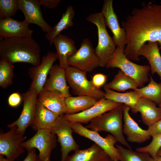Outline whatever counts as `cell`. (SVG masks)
Here are the masks:
<instances>
[{
	"label": "cell",
	"instance_id": "20",
	"mask_svg": "<svg viewBox=\"0 0 161 161\" xmlns=\"http://www.w3.org/2000/svg\"><path fill=\"white\" fill-rule=\"evenodd\" d=\"M131 109L134 113L140 112L143 123L148 127L161 119V108L143 97H140Z\"/></svg>",
	"mask_w": 161,
	"mask_h": 161
},
{
	"label": "cell",
	"instance_id": "26",
	"mask_svg": "<svg viewBox=\"0 0 161 161\" xmlns=\"http://www.w3.org/2000/svg\"><path fill=\"white\" fill-rule=\"evenodd\" d=\"M97 101L87 96L67 97L65 99L66 106V114H73L83 111L94 106Z\"/></svg>",
	"mask_w": 161,
	"mask_h": 161
},
{
	"label": "cell",
	"instance_id": "27",
	"mask_svg": "<svg viewBox=\"0 0 161 161\" xmlns=\"http://www.w3.org/2000/svg\"><path fill=\"white\" fill-rule=\"evenodd\" d=\"M75 14L73 7L71 5L68 6L59 22L52 28L49 32L46 33L45 37L49 41L50 45L53 44L54 38L60 34L62 31L73 25Z\"/></svg>",
	"mask_w": 161,
	"mask_h": 161
},
{
	"label": "cell",
	"instance_id": "38",
	"mask_svg": "<svg viewBox=\"0 0 161 161\" xmlns=\"http://www.w3.org/2000/svg\"><path fill=\"white\" fill-rule=\"evenodd\" d=\"M41 5L49 9L56 8L61 2L60 0H38Z\"/></svg>",
	"mask_w": 161,
	"mask_h": 161
},
{
	"label": "cell",
	"instance_id": "3",
	"mask_svg": "<svg viewBox=\"0 0 161 161\" xmlns=\"http://www.w3.org/2000/svg\"><path fill=\"white\" fill-rule=\"evenodd\" d=\"M123 106L122 104L109 112L94 119L85 127L97 132H109L117 141L128 149H132L123 132Z\"/></svg>",
	"mask_w": 161,
	"mask_h": 161
},
{
	"label": "cell",
	"instance_id": "1",
	"mask_svg": "<svg viewBox=\"0 0 161 161\" xmlns=\"http://www.w3.org/2000/svg\"><path fill=\"white\" fill-rule=\"evenodd\" d=\"M126 36L124 53L129 60L139 61L138 52L146 42H157L161 48V2H143L121 22Z\"/></svg>",
	"mask_w": 161,
	"mask_h": 161
},
{
	"label": "cell",
	"instance_id": "2",
	"mask_svg": "<svg viewBox=\"0 0 161 161\" xmlns=\"http://www.w3.org/2000/svg\"><path fill=\"white\" fill-rule=\"evenodd\" d=\"M0 58L13 64L24 62L36 66L41 61L40 47L32 37L0 38Z\"/></svg>",
	"mask_w": 161,
	"mask_h": 161
},
{
	"label": "cell",
	"instance_id": "34",
	"mask_svg": "<svg viewBox=\"0 0 161 161\" xmlns=\"http://www.w3.org/2000/svg\"><path fill=\"white\" fill-rule=\"evenodd\" d=\"M150 143L147 145L137 148L136 151L149 153L152 157L157 155L159 149L161 147V133L152 137Z\"/></svg>",
	"mask_w": 161,
	"mask_h": 161
},
{
	"label": "cell",
	"instance_id": "11",
	"mask_svg": "<svg viewBox=\"0 0 161 161\" xmlns=\"http://www.w3.org/2000/svg\"><path fill=\"white\" fill-rule=\"evenodd\" d=\"M62 115L59 117L50 130L58 137L57 142L60 143L61 146V161H66L69 153L79 150V146L72 136L73 131L70 122L64 119Z\"/></svg>",
	"mask_w": 161,
	"mask_h": 161
},
{
	"label": "cell",
	"instance_id": "30",
	"mask_svg": "<svg viewBox=\"0 0 161 161\" xmlns=\"http://www.w3.org/2000/svg\"><path fill=\"white\" fill-rule=\"evenodd\" d=\"M134 90L141 97L152 101L158 105L161 103V82H156L151 76H150V81L147 85Z\"/></svg>",
	"mask_w": 161,
	"mask_h": 161
},
{
	"label": "cell",
	"instance_id": "29",
	"mask_svg": "<svg viewBox=\"0 0 161 161\" xmlns=\"http://www.w3.org/2000/svg\"><path fill=\"white\" fill-rule=\"evenodd\" d=\"M103 88L105 94L104 98L126 104L129 106L131 109L134 107L139 99L141 97L140 94L135 90L120 93L106 87L103 86Z\"/></svg>",
	"mask_w": 161,
	"mask_h": 161
},
{
	"label": "cell",
	"instance_id": "28",
	"mask_svg": "<svg viewBox=\"0 0 161 161\" xmlns=\"http://www.w3.org/2000/svg\"><path fill=\"white\" fill-rule=\"evenodd\" d=\"M103 86L119 92H124L128 89L134 90L139 87L134 79L120 70L110 82L106 83Z\"/></svg>",
	"mask_w": 161,
	"mask_h": 161
},
{
	"label": "cell",
	"instance_id": "17",
	"mask_svg": "<svg viewBox=\"0 0 161 161\" xmlns=\"http://www.w3.org/2000/svg\"><path fill=\"white\" fill-rule=\"evenodd\" d=\"M130 109L129 106L123 104V133L126 136L128 142L139 144L143 143L150 139L151 137L147 130L140 127L131 117L129 112Z\"/></svg>",
	"mask_w": 161,
	"mask_h": 161
},
{
	"label": "cell",
	"instance_id": "36",
	"mask_svg": "<svg viewBox=\"0 0 161 161\" xmlns=\"http://www.w3.org/2000/svg\"><path fill=\"white\" fill-rule=\"evenodd\" d=\"M107 78V75L102 73H97L94 75L91 81L95 86L100 88L101 86L105 84Z\"/></svg>",
	"mask_w": 161,
	"mask_h": 161
},
{
	"label": "cell",
	"instance_id": "43",
	"mask_svg": "<svg viewBox=\"0 0 161 161\" xmlns=\"http://www.w3.org/2000/svg\"><path fill=\"white\" fill-rule=\"evenodd\" d=\"M104 161H112L111 160L110 158H109Z\"/></svg>",
	"mask_w": 161,
	"mask_h": 161
},
{
	"label": "cell",
	"instance_id": "18",
	"mask_svg": "<svg viewBox=\"0 0 161 161\" xmlns=\"http://www.w3.org/2000/svg\"><path fill=\"white\" fill-rule=\"evenodd\" d=\"M33 32L24 20L19 21L11 18L0 19V38L32 37Z\"/></svg>",
	"mask_w": 161,
	"mask_h": 161
},
{
	"label": "cell",
	"instance_id": "21",
	"mask_svg": "<svg viewBox=\"0 0 161 161\" xmlns=\"http://www.w3.org/2000/svg\"><path fill=\"white\" fill-rule=\"evenodd\" d=\"M54 44L59 61L60 66L66 70L69 66L68 59L77 51L74 41L66 35L60 34L53 39Z\"/></svg>",
	"mask_w": 161,
	"mask_h": 161
},
{
	"label": "cell",
	"instance_id": "25",
	"mask_svg": "<svg viewBox=\"0 0 161 161\" xmlns=\"http://www.w3.org/2000/svg\"><path fill=\"white\" fill-rule=\"evenodd\" d=\"M109 158L105 152L95 143L88 148L75 151L66 161H104Z\"/></svg>",
	"mask_w": 161,
	"mask_h": 161
},
{
	"label": "cell",
	"instance_id": "35",
	"mask_svg": "<svg viewBox=\"0 0 161 161\" xmlns=\"http://www.w3.org/2000/svg\"><path fill=\"white\" fill-rule=\"evenodd\" d=\"M22 100V96L18 92H15L11 94L8 99V105L11 107L18 106L21 103Z\"/></svg>",
	"mask_w": 161,
	"mask_h": 161
},
{
	"label": "cell",
	"instance_id": "4",
	"mask_svg": "<svg viewBox=\"0 0 161 161\" xmlns=\"http://www.w3.org/2000/svg\"><path fill=\"white\" fill-rule=\"evenodd\" d=\"M125 47H117L114 54L108 61L107 68H118L134 79L140 88L150 81L149 73L151 70L149 65L136 64L127 58L124 53Z\"/></svg>",
	"mask_w": 161,
	"mask_h": 161
},
{
	"label": "cell",
	"instance_id": "24",
	"mask_svg": "<svg viewBox=\"0 0 161 161\" xmlns=\"http://www.w3.org/2000/svg\"><path fill=\"white\" fill-rule=\"evenodd\" d=\"M60 116L49 110L38 101L32 129L50 130Z\"/></svg>",
	"mask_w": 161,
	"mask_h": 161
},
{
	"label": "cell",
	"instance_id": "45",
	"mask_svg": "<svg viewBox=\"0 0 161 161\" xmlns=\"http://www.w3.org/2000/svg\"></svg>",
	"mask_w": 161,
	"mask_h": 161
},
{
	"label": "cell",
	"instance_id": "22",
	"mask_svg": "<svg viewBox=\"0 0 161 161\" xmlns=\"http://www.w3.org/2000/svg\"><path fill=\"white\" fill-rule=\"evenodd\" d=\"M66 98L56 91H42L38 95V101L45 107L59 116L66 114Z\"/></svg>",
	"mask_w": 161,
	"mask_h": 161
},
{
	"label": "cell",
	"instance_id": "5",
	"mask_svg": "<svg viewBox=\"0 0 161 161\" xmlns=\"http://www.w3.org/2000/svg\"><path fill=\"white\" fill-rule=\"evenodd\" d=\"M86 19L97 27L98 42L95 50L99 59V66L106 67L115 52L116 46L112 37L110 36L106 30L103 17L100 12L91 14Z\"/></svg>",
	"mask_w": 161,
	"mask_h": 161
},
{
	"label": "cell",
	"instance_id": "19",
	"mask_svg": "<svg viewBox=\"0 0 161 161\" xmlns=\"http://www.w3.org/2000/svg\"><path fill=\"white\" fill-rule=\"evenodd\" d=\"M43 88V91H56L61 93L66 98L71 96L67 83L65 70L59 65H53L49 73ZM42 90V91H43Z\"/></svg>",
	"mask_w": 161,
	"mask_h": 161
},
{
	"label": "cell",
	"instance_id": "42",
	"mask_svg": "<svg viewBox=\"0 0 161 161\" xmlns=\"http://www.w3.org/2000/svg\"><path fill=\"white\" fill-rule=\"evenodd\" d=\"M157 155L161 157V147L158 150L157 152Z\"/></svg>",
	"mask_w": 161,
	"mask_h": 161
},
{
	"label": "cell",
	"instance_id": "16",
	"mask_svg": "<svg viewBox=\"0 0 161 161\" xmlns=\"http://www.w3.org/2000/svg\"><path fill=\"white\" fill-rule=\"evenodd\" d=\"M19 10L24 16L25 22L28 24H34L39 26L44 32H49L51 26L44 19L38 0H18Z\"/></svg>",
	"mask_w": 161,
	"mask_h": 161
},
{
	"label": "cell",
	"instance_id": "15",
	"mask_svg": "<svg viewBox=\"0 0 161 161\" xmlns=\"http://www.w3.org/2000/svg\"><path fill=\"white\" fill-rule=\"evenodd\" d=\"M112 0L104 1L101 13L106 26L113 34V39L117 47H125L126 43V36L124 30L119 24L117 16L114 12Z\"/></svg>",
	"mask_w": 161,
	"mask_h": 161
},
{
	"label": "cell",
	"instance_id": "44",
	"mask_svg": "<svg viewBox=\"0 0 161 161\" xmlns=\"http://www.w3.org/2000/svg\"><path fill=\"white\" fill-rule=\"evenodd\" d=\"M159 107H160L161 108V103L158 105Z\"/></svg>",
	"mask_w": 161,
	"mask_h": 161
},
{
	"label": "cell",
	"instance_id": "8",
	"mask_svg": "<svg viewBox=\"0 0 161 161\" xmlns=\"http://www.w3.org/2000/svg\"><path fill=\"white\" fill-rule=\"evenodd\" d=\"M69 66L89 72L99 66V60L90 40L82 41L80 48L68 59Z\"/></svg>",
	"mask_w": 161,
	"mask_h": 161
},
{
	"label": "cell",
	"instance_id": "9",
	"mask_svg": "<svg viewBox=\"0 0 161 161\" xmlns=\"http://www.w3.org/2000/svg\"><path fill=\"white\" fill-rule=\"evenodd\" d=\"M38 94L34 89H29L22 94L23 101L22 111L19 118L7 127L10 128L16 126V131L24 135L26 129L33 124L37 105Z\"/></svg>",
	"mask_w": 161,
	"mask_h": 161
},
{
	"label": "cell",
	"instance_id": "6",
	"mask_svg": "<svg viewBox=\"0 0 161 161\" xmlns=\"http://www.w3.org/2000/svg\"><path fill=\"white\" fill-rule=\"evenodd\" d=\"M86 73L70 66L65 70L66 81L73 93L78 96L91 97L97 100L104 98L105 92L87 79Z\"/></svg>",
	"mask_w": 161,
	"mask_h": 161
},
{
	"label": "cell",
	"instance_id": "41",
	"mask_svg": "<svg viewBox=\"0 0 161 161\" xmlns=\"http://www.w3.org/2000/svg\"><path fill=\"white\" fill-rule=\"evenodd\" d=\"M4 156L0 155V161H10L7 158H5Z\"/></svg>",
	"mask_w": 161,
	"mask_h": 161
},
{
	"label": "cell",
	"instance_id": "12",
	"mask_svg": "<svg viewBox=\"0 0 161 161\" xmlns=\"http://www.w3.org/2000/svg\"><path fill=\"white\" fill-rule=\"evenodd\" d=\"M122 104L104 98L97 100L94 106L86 110L73 114L63 115L62 116L71 123L86 124Z\"/></svg>",
	"mask_w": 161,
	"mask_h": 161
},
{
	"label": "cell",
	"instance_id": "32",
	"mask_svg": "<svg viewBox=\"0 0 161 161\" xmlns=\"http://www.w3.org/2000/svg\"><path fill=\"white\" fill-rule=\"evenodd\" d=\"M14 76L13 64L4 60H0V86L6 89L12 84Z\"/></svg>",
	"mask_w": 161,
	"mask_h": 161
},
{
	"label": "cell",
	"instance_id": "10",
	"mask_svg": "<svg viewBox=\"0 0 161 161\" xmlns=\"http://www.w3.org/2000/svg\"><path fill=\"white\" fill-rule=\"evenodd\" d=\"M70 125L73 131L91 140L100 146L112 161H119V153L114 146L117 141L113 135L109 134L104 138L100 135L98 132L86 128L80 123L70 122Z\"/></svg>",
	"mask_w": 161,
	"mask_h": 161
},
{
	"label": "cell",
	"instance_id": "7",
	"mask_svg": "<svg viewBox=\"0 0 161 161\" xmlns=\"http://www.w3.org/2000/svg\"><path fill=\"white\" fill-rule=\"evenodd\" d=\"M57 142L56 135L50 130L39 129L31 138L22 142L21 146L27 151L36 148L39 151L38 157L41 161H50L52 151L56 146Z\"/></svg>",
	"mask_w": 161,
	"mask_h": 161
},
{
	"label": "cell",
	"instance_id": "40",
	"mask_svg": "<svg viewBox=\"0 0 161 161\" xmlns=\"http://www.w3.org/2000/svg\"><path fill=\"white\" fill-rule=\"evenodd\" d=\"M152 157L151 161H161V157L157 155Z\"/></svg>",
	"mask_w": 161,
	"mask_h": 161
},
{
	"label": "cell",
	"instance_id": "33",
	"mask_svg": "<svg viewBox=\"0 0 161 161\" xmlns=\"http://www.w3.org/2000/svg\"><path fill=\"white\" fill-rule=\"evenodd\" d=\"M18 10V0H0V19L14 16Z\"/></svg>",
	"mask_w": 161,
	"mask_h": 161
},
{
	"label": "cell",
	"instance_id": "13",
	"mask_svg": "<svg viewBox=\"0 0 161 161\" xmlns=\"http://www.w3.org/2000/svg\"><path fill=\"white\" fill-rule=\"evenodd\" d=\"M17 128H11L8 131L0 134V155L5 156L10 161H14L24 151L21 144L25 139L17 132Z\"/></svg>",
	"mask_w": 161,
	"mask_h": 161
},
{
	"label": "cell",
	"instance_id": "37",
	"mask_svg": "<svg viewBox=\"0 0 161 161\" xmlns=\"http://www.w3.org/2000/svg\"><path fill=\"white\" fill-rule=\"evenodd\" d=\"M147 130L149 134L152 137L161 134V119L149 126Z\"/></svg>",
	"mask_w": 161,
	"mask_h": 161
},
{
	"label": "cell",
	"instance_id": "39",
	"mask_svg": "<svg viewBox=\"0 0 161 161\" xmlns=\"http://www.w3.org/2000/svg\"><path fill=\"white\" fill-rule=\"evenodd\" d=\"M28 152L27 156L22 161H41L36 154L35 148H32Z\"/></svg>",
	"mask_w": 161,
	"mask_h": 161
},
{
	"label": "cell",
	"instance_id": "14",
	"mask_svg": "<svg viewBox=\"0 0 161 161\" xmlns=\"http://www.w3.org/2000/svg\"><path fill=\"white\" fill-rule=\"evenodd\" d=\"M58 59L57 53L49 52L42 57L38 66L29 69L28 74L32 81L29 89H35L38 95L42 91L47 75L54 63Z\"/></svg>",
	"mask_w": 161,
	"mask_h": 161
},
{
	"label": "cell",
	"instance_id": "23",
	"mask_svg": "<svg viewBox=\"0 0 161 161\" xmlns=\"http://www.w3.org/2000/svg\"><path fill=\"white\" fill-rule=\"evenodd\" d=\"M138 55L144 56L147 59L152 74L157 73L161 78V56L158 43L149 41L144 44L139 50Z\"/></svg>",
	"mask_w": 161,
	"mask_h": 161
},
{
	"label": "cell",
	"instance_id": "31",
	"mask_svg": "<svg viewBox=\"0 0 161 161\" xmlns=\"http://www.w3.org/2000/svg\"><path fill=\"white\" fill-rule=\"evenodd\" d=\"M119 154L120 161H151L152 157L146 152L134 151L121 145H115Z\"/></svg>",
	"mask_w": 161,
	"mask_h": 161
}]
</instances>
